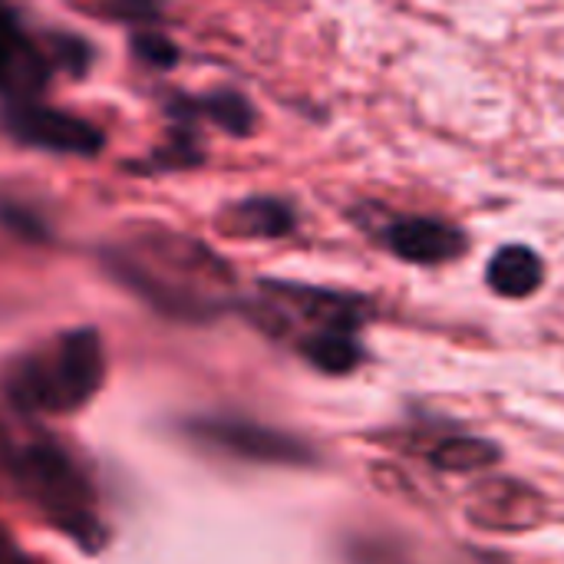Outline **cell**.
Returning <instances> with one entry per match:
<instances>
[{
	"mask_svg": "<svg viewBox=\"0 0 564 564\" xmlns=\"http://www.w3.org/2000/svg\"><path fill=\"white\" fill-rule=\"evenodd\" d=\"M297 225V215L288 202L271 195H254L231 205L221 215V228L235 238H284Z\"/></svg>",
	"mask_w": 564,
	"mask_h": 564,
	"instance_id": "cell-9",
	"label": "cell"
},
{
	"mask_svg": "<svg viewBox=\"0 0 564 564\" xmlns=\"http://www.w3.org/2000/svg\"><path fill=\"white\" fill-rule=\"evenodd\" d=\"M112 268L129 288L185 317L215 311L218 294L231 288V271L205 245L178 235H152L112 254Z\"/></svg>",
	"mask_w": 564,
	"mask_h": 564,
	"instance_id": "cell-1",
	"label": "cell"
},
{
	"mask_svg": "<svg viewBox=\"0 0 564 564\" xmlns=\"http://www.w3.org/2000/svg\"><path fill=\"white\" fill-rule=\"evenodd\" d=\"M7 129L13 132V139L26 145L66 155H96L106 145V135L86 119L36 102H17L7 112Z\"/></svg>",
	"mask_w": 564,
	"mask_h": 564,
	"instance_id": "cell-5",
	"label": "cell"
},
{
	"mask_svg": "<svg viewBox=\"0 0 564 564\" xmlns=\"http://www.w3.org/2000/svg\"><path fill=\"white\" fill-rule=\"evenodd\" d=\"M420 456L426 463H433L436 469H446V473H476V469H486L499 459V449L479 436H436L430 440L426 446H420Z\"/></svg>",
	"mask_w": 564,
	"mask_h": 564,
	"instance_id": "cell-11",
	"label": "cell"
},
{
	"mask_svg": "<svg viewBox=\"0 0 564 564\" xmlns=\"http://www.w3.org/2000/svg\"><path fill=\"white\" fill-rule=\"evenodd\" d=\"M195 433L238 456V459H251V463H268V466H307L314 463V449L281 430H268L258 423H241V420H205L195 426Z\"/></svg>",
	"mask_w": 564,
	"mask_h": 564,
	"instance_id": "cell-6",
	"label": "cell"
},
{
	"mask_svg": "<svg viewBox=\"0 0 564 564\" xmlns=\"http://www.w3.org/2000/svg\"><path fill=\"white\" fill-rule=\"evenodd\" d=\"M102 340L96 330H69L46 354L23 360L7 383L10 400L20 410L69 413L79 410L102 383Z\"/></svg>",
	"mask_w": 564,
	"mask_h": 564,
	"instance_id": "cell-2",
	"label": "cell"
},
{
	"mask_svg": "<svg viewBox=\"0 0 564 564\" xmlns=\"http://www.w3.org/2000/svg\"><path fill=\"white\" fill-rule=\"evenodd\" d=\"M192 112H202L218 129H225L228 135H251L254 122H258V112H254L251 99L235 93V89H218V93L202 96L198 102H192Z\"/></svg>",
	"mask_w": 564,
	"mask_h": 564,
	"instance_id": "cell-12",
	"label": "cell"
},
{
	"mask_svg": "<svg viewBox=\"0 0 564 564\" xmlns=\"http://www.w3.org/2000/svg\"><path fill=\"white\" fill-rule=\"evenodd\" d=\"M380 238L397 258L410 264H446L466 251V235L456 225L423 215L390 218L380 228Z\"/></svg>",
	"mask_w": 564,
	"mask_h": 564,
	"instance_id": "cell-7",
	"label": "cell"
},
{
	"mask_svg": "<svg viewBox=\"0 0 564 564\" xmlns=\"http://www.w3.org/2000/svg\"><path fill=\"white\" fill-rule=\"evenodd\" d=\"M132 50H135L139 59H145L149 66H159V69L178 63L175 43H172L169 36L155 33V30H139V33H132Z\"/></svg>",
	"mask_w": 564,
	"mask_h": 564,
	"instance_id": "cell-14",
	"label": "cell"
},
{
	"mask_svg": "<svg viewBox=\"0 0 564 564\" xmlns=\"http://www.w3.org/2000/svg\"><path fill=\"white\" fill-rule=\"evenodd\" d=\"M0 564H26V558L13 549V542L3 529H0Z\"/></svg>",
	"mask_w": 564,
	"mask_h": 564,
	"instance_id": "cell-16",
	"label": "cell"
},
{
	"mask_svg": "<svg viewBox=\"0 0 564 564\" xmlns=\"http://www.w3.org/2000/svg\"><path fill=\"white\" fill-rule=\"evenodd\" d=\"M347 562L350 564H413L410 562V555H406L400 545L383 542V539H367V535H360V539H354V542L347 545Z\"/></svg>",
	"mask_w": 564,
	"mask_h": 564,
	"instance_id": "cell-13",
	"label": "cell"
},
{
	"mask_svg": "<svg viewBox=\"0 0 564 564\" xmlns=\"http://www.w3.org/2000/svg\"><path fill=\"white\" fill-rule=\"evenodd\" d=\"M23 40L7 10H0V83H7L17 73V63L23 59Z\"/></svg>",
	"mask_w": 564,
	"mask_h": 564,
	"instance_id": "cell-15",
	"label": "cell"
},
{
	"mask_svg": "<svg viewBox=\"0 0 564 564\" xmlns=\"http://www.w3.org/2000/svg\"><path fill=\"white\" fill-rule=\"evenodd\" d=\"M13 473L30 499L46 512V519L73 535V542L89 545L93 539H99L93 496L66 453H59L56 446H26L23 453H17Z\"/></svg>",
	"mask_w": 564,
	"mask_h": 564,
	"instance_id": "cell-3",
	"label": "cell"
},
{
	"mask_svg": "<svg viewBox=\"0 0 564 564\" xmlns=\"http://www.w3.org/2000/svg\"><path fill=\"white\" fill-rule=\"evenodd\" d=\"M254 317L264 330L294 337L297 347L327 330H360L367 307L360 297L304 288V284H261Z\"/></svg>",
	"mask_w": 564,
	"mask_h": 564,
	"instance_id": "cell-4",
	"label": "cell"
},
{
	"mask_svg": "<svg viewBox=\"0 0 564 564\" xmlns=\"http://www.w3.org/2000/svg\"><path fill=\"white\" fill-rule=\"evenodd\" d=\"M542 509H545V502L539 492H532L522 482L499 479V482H489L473 492L466 516L473 525H479L486 532H522L542 519Z\"/></svg>",
	"mask_w": 564,
	"mask_h": 564,
	"instance_id": "cell-8",
	"label": "cell"
},
{
	"mask_svg": "<svg viewBox=\"0 0 564 564\" xmlns=\"http://www.w3.org/2000/svg\"><path fill=\"white\" fill-rule=\"evenodd\" d=\"M486 278H489V288L496 294L522 301V297H532L542 288L545 264L529 245H506V248H499L492 254Z\"/></svg>",
	"mask_w": 564,
	"mask_h": 564,
	"instance_id": "cell-10",
	"label": "cell"
}]
</instances>
